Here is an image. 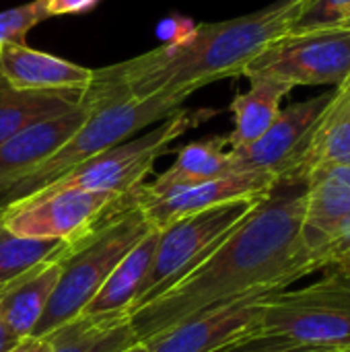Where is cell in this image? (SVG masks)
<instances>
[{
	"label": "cell",
	"instance_id": "cell-1",
	"mask_svg": "<svg viewBox=\"0 0 350 352\" xmlns=\"http://www.w3.org/2000/svg\"><path fill=\"white\" fill-rule=\"evenodd\" d=\"M307 186L276 182L188 276L128 311L138 342L212 307L276 293L316 272L303 248Z\"/></svg>",
	"mask_w": 350,
	"mask_h": 352
},
{
	"label": "cell",
	"instance_id": "cell-2",
	"mask_svg": "<svg viewBox=\"0 0 350 352\" xmlns=\"http://www.w3.org/2000/svg\"><path fill=\"white\" fill-rule=\"evenodd\" d=\"M305 2L276 0L229 21L192 25L151 52L93 70V80L80 99L97 111L157 93L192 95L215 80L243 76L268 45L291 33Z\"/></svg>",
	"mask_w": 350,
	"mask_h": 352
},
{
	"label": "cell",
	"instance_id": "cell-3",
	"mask_svg": "<svg viewBox=\"0 0 350 352\" xmlns=\"http://www.w3.org/2000/svg\"><path fill=\"white\" fill-rule=\"evenodd\" d=\"M151 229L153 225L144 217L134 188L122 194L89 233L68 243L60 280L33 330V338H43L76 320L120 260Z\"/></svg>",
	"mask_w": 350,
	"mask_h": 352
},
{
	"label": "cell",
	"instance_id": "cell-4",
	"mask_svg": "<svg viewBox=\"0 0 350 352\" xmlns=\"http://www.w3.org/2000/svg\"><path fill=\"white\" fill-rule=\"evenodd\" d=\"M190 95L182 93H157L144 99H128L93 111L78 128V132L54 157H50L43 165H39L23 179L0 188V208H6L37 194L39 190L68 173L72 167L130 140L138 130H144L169 118L184 107V101Z\"/></svg>",
	"mask_w": 350,
	"mask_h": 352
},
{
	"label": "cell",
	"instance_id": "cell-5",
	"mask_svg": "<svg viewBox=\"0 0 350 352\" xmlns=\"http://www.w3.org/2000/svg\"><path fill=\"white\" fill-rule=\"evenodd\" d=\"M258 330L303 346L350 352V270L332 268L314 285L272 293L262 303Z\"/></svg>",
	"mask_w": 350,
	"mask_h": 352
},
{
	"label": "cell",
	"instance_id": "cell-6",
	"mask_svg": "<svg viewBox=\"0 0 350 352\" xmlns=\"http://www.w3.org/2000/svg\"><path fill=\"white\" fill-rule=\"evenodd\" d=\"M215 113H217L215 109H206V107L202 109L182 107L169 118L161 120L153 130L144 132L142 136L130 138L72 167L68 173H64L43 190H39L37 194L56 192V190H85V192H111V194L130 192L146 182L155 163L171 151V144L177 138L202 126Z\"/></svg>",
	"mask_w": 350,
	"mask_h": 352
},
{
	"label": "cell",
	"instance_id": "cell-7",
	"mask_svg": "<svg viewBox=\"0 0 350 352\" xmlns=\"http://www.w3.org/2000/svg\"><path fill=\"white\" fill-rule=\"evenodd\" d=\"M258 200L260 198L221 204L175 219L161 227L155 260L146 276L142 297L136 305L151 301L188 276L196 266H200L217 250V245L250 214Z\"/></svg>",
	"mask_w": 350,
	"mask_h": 352
},
{
	"label": "cell",
	"instance_id": "cell-8",
	"mask_svg": "<svg viewBox=\"0 0 350 352\" xmlns=\"http://www.w3.org/2000/svg\"><path fill=\"white\" fill-rule=\"evenodd\" d=\"M291 87H338L350 76V27L291 31L268 45L243 72Z\"/></svg>",
	"mask_w": 350,
	"mask_h": 352
},
{
	"label": "cell",
	"instance_id": "cell-9",
	"mask_svg": "<svg viewBox=\"0 0 350 352\" xmlns=\"http://www.w3.org/2000/svg\"><path fill=\"white\" fill-rule=\"evenodd\" d=\"M120 196L85 190L41 192L0 208V225L19 237L72 243L89 233Z\"/></svg>",
	"mask_w": 350,
	"mask_h": 352
},
{
	"label": "cell",
	"instance_id": "cell-10",
	"mask_svg": "<svg viewBox=\"0 0 350 352\" xmlns=\"http://www.w3.org/2000/svg\"><path fill=\"white\" fill-rule=\"evenodd\" d=\"M146 184V182H144ZM136 188L138 204L149 219V223L155 229L165 227L167 223L215 208L229 202L239 200H256L262 198L272 190L276 184V177L266 171H237L229 173L217 179L190 184V186H177L163 192H151L146 186Z\"/></svg>",
	"mask_w": 350,
	"mask_h": 352
},
{
	"label": "cell",
	"instance_id": "cell-11",
	"mask_svg": "<svg viewBox=\"0 0 350 352\" xmlns=\"http://www.w3.org/2000/svg\"><path fill=\"white\" fill-rule=\"evenodd\" d=\"M278 293V291H276ZM272 293H258L192 316L144 340L146 352H212L256 332L262 303Z\"/></svg>",
	"mask_w": 350,
	"mask_h": 352
},
{
	"label": "cell",
	"instance_id": "cell-12",
	"mask_svg": "<svg viewBox=\"0 0 350 352\" xmlns=\"http://www.w3.org/2000/svg\"><path fill=\"white\" fill-rule=\"evenodd\" d=\"M332 95L334 91L281 109L272 126L256 142L243 148H231L233 169L266 171L274 177L283 175L303 151L309 132L314 130L318 118L330 103Z\"/></svg>",
	"mask_w": 350,
	"mask_h": 352
},
{
	"label": "cell",
	"instance_id": "cell-13",
	"mask_svg": "<svg viewBox=\"0 0 350 352\" xmlns=\"http://www.w3.org/2000/svg\"><path fill=\"white\" fill-rule=\"evenodd\" d=\"M80 99V95H78ZM93 109L80 99L78 107L35 122L0 144V188L23 179L54 157L87 122Z\"/></svg>",
	"mask_w": 350,
	"mask_h": 352
},
{
	"label": "cell",
	"instance_id": "cell-14",
	"mask_svg": "<svg viewBox=\"0 0 350 352\" xmlns=\"http://www.w3.org/2000/svg\"><path fill=\"white\" fill-rule=\"evenodd\" d=\"M349 101L350 76L334 89V95L309 132L303 151L276 182L305 186L309 175L324 167H350Z\"/></svg>",
	"mask_w": 350,
	"mask_h": 352
},
{
	"label": "cell",
	"instance_id": "cell-15",
	"mask_svg": "<svg viewBox=\"0 0 350 352\" xmlns=\"http://www.w3.org/2000/svg\"><path fill=\"white\" fill-rule=\"evenodd\" d=\"M0 76L19 91L80 95L91 85L93 70L33 50L25 41H8L0 45Z\"/></svg>",
	"mask_w": 350,
	"mask_h": 352
},
{
	"label": "cell",
	"instance_id": "cell-16",
	"mask_svg": "<svg viewBox=\"0 0 350 352\" xmlns=\"http://www.w3.org/2000/svg\"><path fill=\"white\" fill-rule=\"evenodd\" d=\"M66 254V250H64ZM58 258L39 264L19 276L17 280L2 287L0 293V322L6 330V334L21 342L25 338L33 336V330L37 328L39 320L45 314V307L54 295V289L62 274V258Z\"/></svg>",
	"mask_w": 350,
	"mask_h": 352
},
{
	"label": "cell",
	"instance_id": "cell-17",
	"mask_svg": "<svg viewBox=\"0 0 350 352\" xmlns=\"http://www.w3.org/2000/svg\"><path fill=\"white\" fill-rule=\"evenodd\" d=\"M305 186L301 241L316 264V256L350 229V188L322 175L309 177Z\"/></svg>",
	"mask_w": 350,
	"mask_h": 352
},
{
	"label": "cell",
	"instance_id": "cell-18",
	"mask_svg": "<svg viewBox=\"0 0 350 352\" xmlns=\"http://www.w3.org/2000/svg\"><path fill=\"white\" fill-rule=\"evenodd\" d=\"M159 229H151L111 270L103 287L95 293L80 316H111L128 314L142 297L146 276L151 272Z\"/></svg>",
	"mask_w": 350,
	"mask_h": 352
},
{
	"label": "cell",
	"instance_id": "cell-19",
	"mask_svg": "<svg viewBox=\"0 0 350 352\" xmlns=\"http://www.w3.org/2000/svg\"><path fill=\"white\" fill-rule=\"evenodd\" d=\"M43 338L47 352H124L138 342L128 314L78 316Z\"/></svg>",
	"mask_w": 350,
	"mask_h": 352
},
{
	"label": "cell",
	"instance_id": "cell-20",
	"mask_svg": "<svg viewBox=\"0 0 350 352\" xmlns=\"http://www.w3.org/2000/svg\"><path fill=\"white\" fill-rule=\"evenodd\" d=\"M291 85L274 78H250V89L231 101L233 130L227 136L229 148H243L256 142L281 113V101L291 93Z\"/></svg>",
	"mask_w": 350,
	"mask_h": 352
},
{
	"label": "cell",
	"instance_id": "cell-21",
	"mask_svg": "<svg viewBox=\"0 0 350 352\" xmlns=\"http://www.w3.org/2000/svg\"><path fill=\"white\" fill-rule=\"evenodd\" d=\"M229 173H237V171L233 169L227 136H210L182 146L177 151L173 165L167 167L153 182H146L144 186L151 192H163L177 186L217 179Z\"/></svg>",
	"mask_w": 350,
	"mask_h": 352
},
{
	"label": "cell",
	"instance_id": "cell-22",
	"mask_svg": "<svg viewBox=\"0 0 350 352\" xmlns=\"http://www.w3.org/2000/svg\"><path fill=\"white\" fill-rule=\"evenodd\" d=\"M78 95L19 91L0 76V144L23 128L54 116H62L78 107Z\"/></svg>",
	"mask_w": 350,
	"mask_h": 352
},
{
	"label": "cell",
	"instance_id": "cell-23",
	"mask_svg": "<svg viewBox=\"0 0 350 352\" xmlns=\"http://www.w3.org/2000/svg\"><path fill=\"white\" fill-rule=\"evenodd\" d=\"M66 248V241L19 237L0 225V287L17 280L31 268L58 258Z\"/></svg>",
	"mask_w": 350,
	"mask_h": 352
},
{
	"label": "cell",
	"instance_id": "cell-24",
	"mask_svg": "<svg viewBox=\"0 0 350 352\" xmlns=\"http://www.w3.org/2000/svg\"><path fill=\"white\" fill-rule=\"evenodd\" d=\"M350 27V0H307L291 31Z\"/></svg>",
	"mask_w": 350,
	"mask_h": 352
},
{
	"label": "cell",
	"instance_id": "cell-25",
	"mask_svg": "<svg viewBox=\"0 0 350 352\" xmlns=\"http://www.w3.org/2000/svg\"><path fill=\"white\" fill-rule=\"evenodd\" d=\"M47 19L45 0H31L21 6H12L0 12V45L8 41H25L27 33Z\"/></svg>",
	"mask_w": 350,
	"mask_h": 352
},
{
	"label": "cell",
	"instance_id": "cell-26",
	"mask_svg": "<svg viewBox=\"0 0 350 352\" xmlns=\"http://www.w3.org/2000/svg\"><path fill=\"white\" fill-rule=\"evenodd\" d=\"M212 352H342L332 351V349H318V346H303L291 340H285L281 336H272L266 332H250L243 334L239 338H235L233 342L217 349Z\"/></svg>",
	"mask_w": 350,
	"mask_h": 352
},
{
	"label": "cell",
	"instance_id": "cell-27",
	"mask_svg": "<svg viewBox=\"0 0 350 352\" xmlns=\"http://www.w3.org/2000/svg\"><path fill=\"white\" fill-rule=\"evenodd\" d=\"M99 0H45L47 16H64V14H80L91 10Z\"/></svg>",
	"mask_w": 350,
	"mask_h": 352
},
{
	"label": "cell",
	"instance_id": "cell-28",
	"mask_svg": "<svg viewBox=\"0 0 350 352\" xmlns=\"http://www.w3.org/2000/svg\"><path fill=\"white\" fill-rule=\"evenodd\" d=\"M350 252V229L347 233H342L340 237H336L332 243H328L318 256H316V266H318V270H322V268H328L336 258H340V256H344V254H349Z\"/></svg>",
	"mask_w": 350,
	"mask_h": 352
},
{
	"label": "cell",
	"instance_id": "cell-29",
	"mask_svg": "<svg viewBox=\"0 0 350 352\" xmlns=\"http://www.w3.org/2000/svg\"><path fill=\"white\" fill-rule=\"evenodd\" d=\"M50 349V340L47 338H25L21 342H17L12 349L6 352H47Z\"/></svg>",
	"mask_w": 350,
	"mask_h": 352
},
{
	"label": "cell",
	"instance_id": "cell-30",
	"mask_svg": "<svg viewBox=\"0 0 350 352\" xmlns=\"http://www.w3.org/2000/svg\"><path fill=\"white\" fill-rule=\"evenodd\" d=\"M4 287V285H2ZM2 287H0V293H2ZM17 344V340H12L8 334H6V330H4V326H2V322H0V352H6L8 349H12Z\"/></svg>",
	"mask_w": 350,
	"mask_h": 352
},
{
	"label": "cell",
	"instance_id": "cell-31",
	"mask_svg": "<svg viewBox=\"0 0 350 352\" xmlns=\"http://www.w3.org/2000/svg\"><path fill=\"white\" fill-rule=\"evenodd\" d=\"M328 268H347V270H350V252L344 254V256H340V258H336Z\"/></svg>",
	"mask_w": 350,
	"mask_h": 352
},
{
	"label": "cell",
	"instance_id": "cell-32",
	"mask_svg": "<svg viewBox=\"0 0 350 352\" xmlns=\"http://www.w3.org/2000/svg\"><path fill=\"white\" fill-rule=\"evenodd\" d=\"M124 352H146V351H144V344H142V342H136V344H132L130 349H126Z\"/></svg>",
	"mask_w": 350,
	"mask_h": 352
},
{
	"label": "cell",
	"instance_id": "cell-33",
	"mask_svg": "<svg viewBox=\"0 0 350 352\" xmlns=\"http://www.w3.org/2000/svg\"><path fill=\"white\" fill-rule=\"evenodd\" d=\"M349 113H350V101H349Z\"/></svg>",
	"mask_w": 350,
	"mask_h": 352
}]
</instances>
